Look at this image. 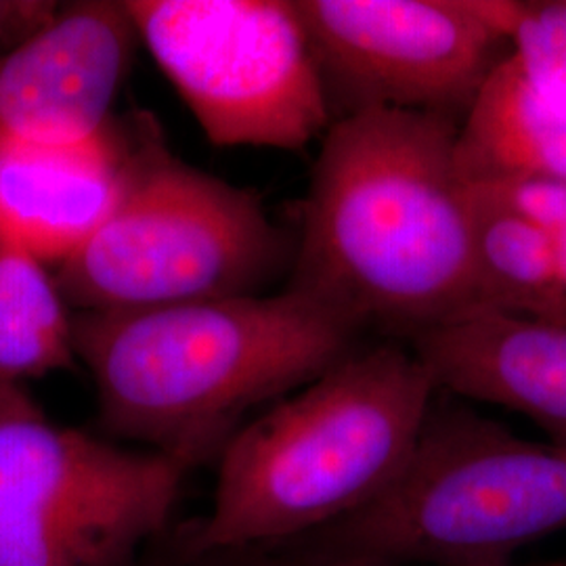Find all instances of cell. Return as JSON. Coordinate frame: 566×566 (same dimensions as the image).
I'll return each instance as SVG.
<instances>
[{
  "instance_id": "cell-1",
  "label": "cell",
  "mask_w": 566,
  "mask_h": 566,
  "mask_svg": "<svg viewBox=\"0 0 566 566\" xmlns=\"http://www.w3.org/2000/svg\"><path fill=\"white\" fill-rule=\"evenodd\" d=\"M458 122L369 109L322 137L287 287L361 336L403 340L483 311Z\"/></svg>"
},
{
  "instance_id": "cell-2",
  "label": "cell",
  "mask_w": 566,
  "mask_h": 566,
  "mask_svg": "<svg viewBox=\"0 0 566 566\" xmlns=\"http://www.w3.org/2000/svg\"><path fill=\"white\" fill-rule=\"evenodd\" d=\"M364 336L303 294L74 313L76 359L114 437L189 470L219 458L243 416L343 361Z\"/></svg>"
},
{
  "instance_id": "cell-3",
  "label": "cell",
  "mask_w": 566,
  "mask_h": 566,
  "mask_svg": "<svg viewBox=\"0 0 566 566\" xmlns=\"http://www.w3.org/2000/svg\"><path fill=\"white\" fill-rule=\"evenodd\" d=\"M437 392L407 344L355 348L227 441L189 554L313 535L371 504L403 470Z\"/></svg>"
},
{
  "instance_id": "cell-4",
  "label": "cell",
  "mask_w": 566,
  "mask_h": 566,
  "mask_svg": "<svg viewBox=\"0 0 566 566\" xmlns=\"http://www.w3.org/2000/svg\"><path fill=\"white\" fill-rule=\"evenodd\" d=\"M566 531V446L528 441L437 392L416 447L380 497L313 533L315 558L507 566Z\"/></svg>"
},
{
  "instance_id": "cell-5",
  "label": "cell",
  "mask_w": 566,
  "mask_h": 566,
  "mask_svg": "<svg viewBox=\"0 0 566 566\" xmlns=\"http://www.w3.org/2000/svg\"><path fill=\"white\" fill-rule=\"evenodd\" d=\"M294 245L256 191L182 163L142 130L120 200L55 280L74 313L259 296L292 269Z\"/></svg>"
},
{
  "instance_id": "cell-6",
  "label": "cell",
  "mask_w": 566,
  "mask_h": 566,
  "mask_svg": "<svg viewBox=\"0 0 566 566\" xmlns=\"http://www.w3.org/2000/svg\"><path fill=\"white\" fill-rule=\"evenodd\" d=\"M217 147L303 149L334 122L294 0H122Z\"/></svg>"
},
{
  "instance_id": "cell-7",
  "label": "cell",
  "mask_w": 566,
  "mask_h": 566,
  "mask_svg": "<svg viewBox=\"0 0 566 566\" xmlns=\"http://www.w3.org/2000/svg\"><path fill=\"white\" fill-rule=\"evenodd\" d=\"M187 465L51 424L0 422V566H128L163 531Z\"/></svg>"
},
{
  "instance_id": "cell-8",
  "label": "cell",
  "mask_w": 566,
  "mask_h": 566,
  "mask_svg": "<svg viewBox=\"0 0 566 566\" xmlns=\"http://www.w3.org/2000/svg\"><path fill=\"white\" fill-rule=\"evenodd\" d=\"M334 120L399 109L458 122L512 51L472 0H294Z\"/></svg>"
},
{
  "instance_id": "cell-9",
  "label": "cell",
  "mask_w": 566,
  "mask_h": 566,
  "mask_svg": "<svg viewBox=\"0 0 566 566\" xmlns=\"http://www.w3.org/2000/svg\"><path fill=\"white\" fill-rule=\"evenodd\" d=\"M137 34L122 0H76L0 60V147L103 130Z\"/></svg>"
},
{
  "instance_id": "cell-10",
  "label": "cell",
  "mask_w": 566,
  "mask_h": 566,
  "mask_svg": "<svg viewBox=\"0 0 566 566\" xmlns=\"http://www.w3.org/2000/svg\"><path fill=\"white\" fill-rule=\"evenodd\" d=\"M139 135L112 120L86 139L2 145L0 240L49 269L65 263L120 200Z\"/></svg>"
},
{
  "instance_id": "cell-11",
  "label": "cell",
  "mask_w": 566,
  "mask_h": 566,
  "mask_svg": "<svg viewBox=\"0 0 566 566\" xmlns=\"http://www.w3.org/2000/svg\"><path fill=\"white\" fill-rule=\"evenodd\" d=\"M407 346L439 392L521 413L566 446V325L479 311Z\"/></svg>"
},
{
  "instance_id": "cell-12",
  "label": "cell",
  "mask_w": 566,
  "mask_h": 566,
  "mask_svg": "<svg viewBox=\"0 0 566 566\" xmlns=\"http://www.w3.org/2000/svg\"><path fill=\"white\" fill-rule=\"evenodd\" d=\"M453 149L462 179L474 187L566 181V116L510 51L465 109Z\"/></svg>"
},
{
  "instance_id": "cell-13",
  "label": "cell",
  "mask_w": 566,
  "mask_h": 566,
  "mask_svg": "<svg viewBox=\"0 0 566 566\" xmlns=\"http://www.w3.org/2000/svg\"><path fill=\"white\" fill-rule=\"evenodd\" d=\"M470 191L483 311L566 325V290L554 238L510 212L486 189L470 185Z\"/></svg>"
},
{
  "instance_id": "cell-14",
  "label": "cell",
  "mask_w": 566,
  "mask_h": 566,
  "mask_svg": "<svg viewBox=\"0 0 566 566\" xmlns=\"http://www.w3.org/2000/svg\"><path fill=\"white\" fill-rule=\"evenodd\" d=\"M76 361L74 311L55 273L0 240V382L21 386Z\"/></svg>"
},
{
  "instance_id": "cell-15",
  "label": "cell",
  "mask_w": 566,
  "mask_h": 566,
  "mask_svg": "<svg viewBox=\"0 0 566 566\" xmlns=\"http://www.w3.org/2000/svg\"><path fill=\"white\" fill-rule=\"evenodd\" d=\"M507 41L526 76L566 116V0L514 2Z\"/></svg>"
},
{
  "instance_id": "cell-16",
  "label": "cell",
  "mask_w": 566,
  "mask_h": 566,
  "mask_svg": "<svg viewBox=\"0 0 566 566\" xmlns=\"http://www.w3.org/2000/svg\"><path fill=\"white\" fill-rule=\"evenodd\" d=\"M481 189H486L510 212L525 219L526 223L544 229L552 238L566 227V181L531 179Z\"/></svg>"
},
{
  "instance_id": "cell-17",
  "label": "cell",
  "mask_w": 566,
  "mask_h": 566,
  "mask_svg": "<svg viewBox=\"0 0 566 566\" xmlns=\"http://www.w3.org/2000/svg\"><path fill=\"white\" fill-rule=\"evenodd\" d=\"M60 7L53 0H0V60L42 30Z\"/></svg>"
},
{
  "instance_id": "cell-18",
  "label": "cell",
  "mask_w": 566,
  "mask_h": 566,
  "mask_svg": "<svg viewBox=\"0 0 566 566\" xmlns=\"http://www.w3.org/2000/svg\"><path fill=\"white\" fill-rule=\"evenodd\" d=\"M32 411H39V405L28 397L23 386L0 382V422L21 413H32Z\"/></svg>"
},
{
  "instance_id": "cell-19",
  "label": "cell",
  "mask_w": 566,
  "mask_h": 566,
  "mask_svg": "<svg viewBox=\"0 0 566 566\" xmlns=\"http://www.w3.org/2000/svg\"><path fill=\"white\" fill-rule=\"evenodd\" d=\"M273 566H409L392 565V563H376V560H355V558H313V560H304V563H287V565ZM516 566V565H507ZM531 566H566V560L560 563H546V565Z\"/></svg>"
},
{
  "instance_id": "cell-20",
  "label": "cell",
  "mask_w": 566,
  "mask_h": 566,
  "mask_svg": "<svg viewBox=\"0 0 566 566\" xmlns=\"http://www.w3.org/2000/svg\"><path fill=\"white\" fill-rule=\"evenodd\" d=\"M554 245H556V261H558V273H560V282L566 290V227L554 235Z\"/></svg>"
}]
</instances>
